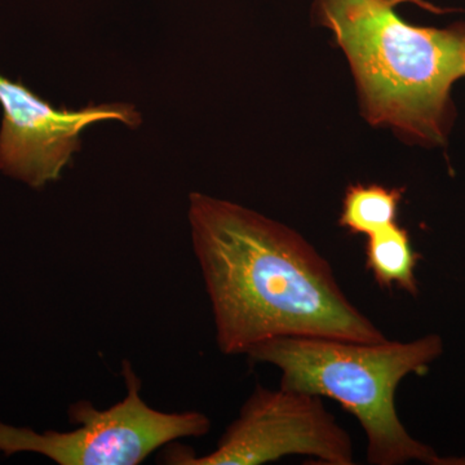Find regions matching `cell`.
I'll list each match as a JSON object with an SVG mask.
<instances>
[{
  "instance_id": "obj_1",
  "label": "cell",
  "mask_w": 465,
  "mask_h": 465,
  "mask_svg": "<svg viewBox=\"0 0 465 465\" xmlns=\"http://www.w3.org/2000/svg\"><path fill=\"white\" fill-rule=\"evenodd\" d=\"M188 216L217 348L225 356L247 354L277 338L387 339L298 232L202 193L189 197Z\"/></svg>"
},
{
  "instance_id": "obj_2",
  "label": "cell",
  "mask_w": 465,
  "mask_h": 465,
  "mask_svg": "<svg viewBox=\"0 0 465 465\" xmlns=\"http://www.w3.org/2000/svg\"><path fill=\"white\" fill-rule=\"evenodd\" d=\"M387 0H316L360 91L363 114L412 142L443 145L452 121L451 87L465 75V25H410Z\"/></svg>"
},
{
  "instance_id": "obj_3",
  "label": "cell",
  "mask_w": 465,
  "mask_h": 465,
  "mask_svg": "<svg viewBox=\"0 0 465 465\" xmlns=\"http://www.w3.org/2000/svg\"><path fill=\"white\" fill-rule=\"evenodd\" d=\"M442 353V339L430 333L411 341L277 338L246 356L277 367L281 387L341 403L365 430L370 464H465L461 459L440 457L415 440L397 414L400 382L411 374L424 375Z\"/></svg>"
},
{
  "instance_id": "obj_4",
  "label": "cell",
  "mask_w": 465,
  "mask_h": 465,
  "mask_svg": "<svg viewBox=\"0 0 465 465\" xmlns=\"http://www.w3.org/2000/svg\"><path fill=\"white\" fill-rule=\"evenodd\" d=\"M122 372L127 394L115 405L100 410L90 401H78L69 407L75 430L38 433L0 421V451L5 457L36 452L60 465H137L174 440L210 432V419L202 412H164L149 406L128 361Z\"/></svg>"
},
{
  "instance_id": "obj_5",
  "label": "cell",
  "mask_w": 465,
  "mask_h": 465,
  "mask_svg": "<svg viewBox=\"0 0 465 465\" xmlns=\"http://www.w3.org/2000/svg\"><path fill=\"white\" fill-rule=\"evenodd\" d=\"M287 455H307L324 464H354L351 436L316 394L256 385L240 415L210 454L183 446L163 452L174 465H262Z\"/></svg>"
},
{
  "instance_id": "obj_6",
  "label": "cell",
  "mask_w": 465,
  "mask_h": 465,
  "mask_svg": "<svg viewBox=\"0 0 465 465\" xmlns=\"http://www.w3.org/2000/svg\"><path fill=\"white\" fill-rule=\"evenodd\" d=\"M0 171L5 176L41 189L60 179L81 149V134L101 121L142 124V114L128 104H104L84 109H56L20 81L0 74Z\"/></svg>"
},
{
  "instance_id": "obj_7",
  "label": "cell",
  "mask_w": 465,
  "mask_h": 465,
  "mask_svg": "<svg viewBox=\"0 0 465 465\" xmlns=\"http://www.w3.org/2000/svg\"><path fill=\"white\" fill-rule=\"evenodd\" d=\"M416 253L409 232L394 223L367 237L366 266L381 289H400L418 296Z\"/></svg>"
},
{
  "instance_id": "obj_8",
  "label": "cell",
  "mask_w": 465,
  "mask_h": 465,
  "mask_svg": "<svg viewBox=\"0 0 465 465\" xmlns=\"http://www.w3.org/2000/svg\"><path fill=\"white\" fill-rule=\"evenodd\" d=\"M402 197V189H390L375 183L351 185L342 201L339 224L353 234L369 237L397 223Z\"/></svg>"
},
{
  "instance_id": "obj_9",
  "label": "cell",
  "mask_w": 465,
  "mask_h": 465,
  "mask_svg": "<svg viewBox=\"0 0 465 465\" xmlns=\"http://www.w3.org/2000/svg\"><path fill=\"white\" fill-rule=\"evenodd\" d=\"M388 3L391 5H400V3H406V2H414L418 3V5H421L420 0H387Z\"/></svg>"
}]
</instances>
